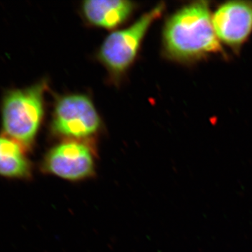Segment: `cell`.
I'll return each mask as SVG.
<instances>
[{
  "instance_id": "obj_7",
  "label": "cell",
  "mask_w": 252,
  "mask_h": 252,
  "mask_svg": "<svg viewBox=\"0 0 252 252\" xmlns=\"http://www.w3.org/2000/svg\"><path fill=\"white\" fill-rule=\"evenodd\" d=\"M135 6L126 0H88L83 2L82 12L91 24L114 29L128 19Z\"/></svg>"
},
{
  "instance_id": "obj_1",
  "label": "cell",
  "mask_w": 252,
  "mask_h": 252,
  "mask_svg": "<svg viewBox=\"0 0 252 252\" xmlns=\"http://www.w3.org/2000/svg\"><path fill=\"white\" fill-rule=\"evenodd\" d=\"M212 17L207 1H193L170 16L162 33L164 52L167 58L191 64L212 55H223Z\"/></svg>"
},
{
  "instance_id": "obj_8",
  "label": "cell",
  "mask_w": 252,
  "mask_h": 252,
  "mask_svg": "<svg viewBox=\"0 0 252 252\" xmlns=\"http://www.w3.org/2000/svg\"><path fill=\"white\" fill-rule=\"evenodd\" d=\"M22 146L9 137L0 135V176L14 180H28L32 166Z\"/></svg>"
},
{
  "instance_id": "obj_3",
  "label": "cell",
  "mask_w": 252,
  "mask_h": 252,
  "mask_svg": "<svg viewBox=\"0 0 252 252\" xmlns=\"http://www.w3.org/2000/svg\"><path fill=\"white\" fill-rule=\"evenodd\" d=\"M165 8L163 3L158 4L128 28L114 32L106 38L98 58L113 76L120 77L132 65L149 28L161 16Z\"/></svg>"
},
{
  "instance_id": "obj_4",
  "label": "cell",
  "mask_w": 252,
  "mask_h": 252,
  "mask_svg": "<svg viewBox=\"0 0 252 252\" xmlns=\"http://www.w3.org/2000/svg\"><path fill=\"white\" fill-rule=\"evenodd\" d=\"M100 126V117L88 96L69 94L58 100L51 126L57 135L82 140L97 133Z\"/></svg>"
},
{
  "instance_id": "obj_5",
  "label": "cell",
  "mask_w": 252,
  "mask_h": 252,
  "mask_svg": "<svg viewBox=\"0 0 252 252\" xmlns=\"http://www.w3.org/2000/svg\"><path fill=\"white\" fill-rule=\"evenodd\" d=\"M41 168L63 180H85L94 172V153L87 145L77 141L63 142L46 154Z\"/></svg>"
},
{
  "instance_id": "obj_2",
  "label": "cell",
  "mask_w": 252,
  "mask_h": 252,
  "mask_svg": "<svg viewBox=\"0 0 252 252\" xmlns=\"http://www.w3.org/2000/svg\"><path fill=\"white\" fill-rule=\"evenodd\" d=\"M44 81L23 89L6 91L1 104V135L28 151L32 147L43 117Z\"/></svg>"
},
{
  "instance_id": "obj_6",
  "label": "cell",
  "mask_w": 252,
  "mask_h": 252,
  "mask_svg": "<svg viewBox=\"0 0 252 252\" xmlns=\"http://www.w3.org/2000/svg\"><path fill=\"white\" fill-rule=\"evenodd\" d=\"M212 24L220 44L238 53L252 34V1H230L212 14Z\"/></svg>"
}]
</instances>
